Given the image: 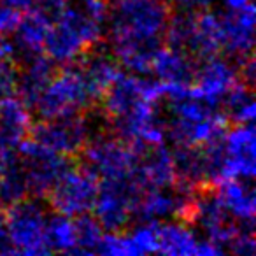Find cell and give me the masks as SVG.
<instances>
[{"label":"cell","mask_w":256,"mask_h":256,"mask_svg":"<svg viewBox=\"0 0 256 256\" xmlns=\"http://www.w3.org/2000/svg\"><path fill=\"white\" fill-rule=\"evenodd\" d=\"M170 4L164 0H112L106 36L118 64L134 74H150L154 51L165 44Z\"/></svg>","instance_id":"cell-1"},{"label":"cell","mask_w":256,"mask_h":256,"mask_svg":"<svg viewBox=\"0 0 256 256\" xmlns=\"http://www.w3.org/2000/svg\"><path fill=\"white\" fill-rule=\"evenodd\" d=\"M107 0H70L53 16L44 53L54 65L76 64L106 36Z\"/></svg>","instance_id":"cell-2"},{"label":"cell","mask_w":256,"mask_h":256,"mask_svg":"<svg viewBox=\"0 0 256 256\" xmlns=\"http://www.w3.org/2000/svg\"><path fill=\"white\" fill-rule=\"evenodd\" d=\"M164 100L170 112L167 136L176 146H209L223 136L230 123L220 106H210L193 95L190 82L164 84Z\"/></svg>","instance_id":"cell-3"},{"label":"cell","mask_w":256,"mask_h":256,"mask_svg":"<svg viewBox=\"0 0 256 256\" xmlns=\"http://www.w3.org/2000/svg\"><path fill=\"white\" fill-rule=\"evenodd\" d=\"M207 156L209 184L228 179L252 181L256 174V134L252 123H237L216 142L204 146Z\"/></svg>","instance_id":"cell-4"},{"label":"cell","mask_w":256,"mask_h":256,"mask_svg":"<svg viewBox=\"0 0 256 256\" xmlns=\"http://www.w3.org/2000/svg\"><path fill=\"white\" fill-rule=\"evenodd\" d=\"M167 46L190 54L195 60L221 53L220 14L210 9L198 12L179 11L168 18L165 32Z\"/></svg>","instance_id":"cell-5"},{"label":"cell","mask_w":256,"mask_h":256,"mask_svg":"<svg viewBox=\"0 0 256 256\" xmlns=\"http://www.w3.org/2000/svg\"><path fill=\"white\" fill-rule=\"evenodd\" d=\"M95 102L78 64H68L51 76L34 104V109L42 120H53L81 114Z\"/></svg>","instance_id":"cell-6"},{"label":"cell","mask_w":256,"mask_h":256,"mask_svg":"<svg viewBox=\"0 0 256 256\" xmlns=\"http://www.w3.org/2000/svg\"><path fill=\"white\" fill-rule=\"evenodd\" d=\"M4 220L14 254H50L46 237L50 214L39 200L26 196L11 204L4 214Z\"/></svg>","instance_id":"cell-7"},{"label":"cell","mask_w":256,"mask_h":256,"mask_svg":"<svg viewBox=\"0 0 256 256\" xmlns=\"http://www.w3.org/2000/svg\"><path fill=\"white\" fill-rule=\"evenodd\" d=\"M142 150L144 148L130 144L120 137L93 136L81 153L84 158V167H88L100 181L136 178Z\"/></svg>","instance_id":"cell-8"},{"label":"cell","mask_w":256,"mask_h":256,"mask_svg":"<svg viewBox=\"0 0 256 256\" xmlns=\"http://www.w3.org/2000/svg\"><path fill=\"white\" fill-rule=\"evenodd\" d=\"M142 186L136 178L100 179L93 210L106 232H120L128 226L136 212Z\"/></svg>","instance_id":"cell-9"},{"label":"cell","mask_w":256,"mask_h":256,"mask_svg":"<svg viewBox=\"0 0 256 256\" xmlns=\"http://www.w3.org/2000/svg\"><path fill=\"white\" fill-rule=\"evenodd\" d=\"M18 153L22 156L18 162L25 176L28 195H32L34 198L46 196L54 182L60 179V176L70 167L68 156L48 150L32 137L30 139L25 137L22 140Z\"/></svg>","instance_id":"cell-10"},{"label":"cell","mask_w":256,"mask_h":256,"mask_svg":"<svg viewBox=\"0 0 256 256\" xmlns=\"http://www.w3.org/2000/svg\"><path fill=\"white\" fill-rule=\"evenodd\" d=\"M98 193V178L88 167H68L50 190L54 212L78 218L93 210Z\"/></svg>","instance_id":"cell-11"},{"label":"cell","mask_w":256,"mask_h":256,"mask_svg":"<svg viewBox=\"0 0 256 256\" xmlns=\"http://www.w3.org/2000/svg\"><path fill=\"white\" fill-rule=\"evenodd\" d=\"M164 84L156 79L134 72H120L102 96L104 112L110 121L124 116L144 102L162 104Z\"/></svg>","instance_id":"cell-12"},{"label":"cell","mask_w":256,"mask_h":256,"mask_svg":"<svg viewBox=\"0 0 256 256\" xmlns=\"http://www.w3.org/2000/svg\"><path fill=\"white\" fill-rule=\"evenodd\" d=\"M95 126L92 120L84 114H72V116L42 120L36 128H30L32 139L42 144L44 148L60 153L64 156H74L81 153L88 140L95 136Z\"/></svg>","instance_id":"cell-13"},{"label":"cell","mask_w":256,"mask_h":256,"mask_svg":"<svg viewBox=\"0 0 256 256\" xmlns=\"http://www.w3.org/2000/svg\"><path fill=\"white\" fill-rule=\"evenodd\" d=\"M188 218L198 228V232H202L204 238L212 242L218 249L223 251V254L228 251L232 240L237 237L238 232L242 228H249L240 226L228 216L214 192H204L200 195H193Z\"/></svg>","instance_id":"cell-14"},{"label":"cell","mask_w":256,"mask_h":256,"mask_svg":"<svg viewBox=\"0 0 256 256\" xmlns=\"http://www.w3.org/2000/svg\"><path fill=\"white\" fill-rule=\"evenodd\" d=\"M193 202V190L181 184L168 188H146L137 200L134 218L139 221L162 223L167 220L188 218Z\"/></svg>","instance_id":"cell-15"},{"label":"cell","mask_w":256,"mask_h":256,"mask_svg":"<svg viewBox=\"0 0 256 256\" xmlns=\"http://www.w3.org/2000/svg\"><path fill=\"white\" fill-rule=\"evenodd\" d=\"M240 79L238 65L234 58H221L218 54L200 60L190 81V92L200 100L220 106L226 92Z\"/></svg>","instance_id":"cell-16"},{"label":"cell","mask_w":256,"mask_h":256,"mask_svg":"<svg viewBox=\"0 0 256 256\" xmlns=\"http://www.w3.org/2000/svg\"><path fill=\"white\" fill-rule=\"evenodd\" d=\"M156 252L167 256H221L223 251L200 237L186 221L167 220L158 223Z\"/></svg>","instance_id":"cell-17"},{"label":"cell","mask_w":256,"mask_h":256,"mask_svg":"<svg viewBox=\"0 0 256 256\" xmlns=\"http://www.w3.org/2000/svg\"><path fill=\"white\" fill-rule=\"evenodd\" d=\"M220 14L221 23V51L230 54L234 60L252 54L254 48V6L240 11H226Z\"/></svg>","instance_id":"cell-18"},{"label":"cell","mask_w":256,"mask_h":256,"mask_svg":"<svg viewBox=\"0 0 256 256\" xmlns=\"http://www.w3.org/2000/svg\"><path fill=\"white\" fill-rule=\"evenodd\" d=\"M216 196L226 214L240 226L254 228L256 216V195L252 181L248 179H228L218 182Z\"/></svg>","instance_id":"cell-19"},{"label":"cell","mask_w":256,"mask_h":256,"mask_svg":"<svg viewBox=\"0 0 256 256\" xmlns=\"http://www.w3.org/2000/svg\"><path fill=\"white\" fill-rule=\"evenodd\" d=\"M136 178L142 190L146 188H168L178 182L174 154L165 144L144 148L137 165Z\"/></svg>","instance_id":"cell-20"},{"label":"cell","mask_w":256,"mask_h":256,"mask_svg":"<svg viewBox=\"0 0 256 256\" xmlns=\"http://www.w3.org/2000/svg\"><path fill=\"white\" fill-rule=\"evenodd\" d=\"M53 16L40 8H34L22 14L18 26L12 32V44H14L16 54L22 58H28L34 54L44 53L48 34H50Z\"/></svg>","instance_id":"cell-21"},{"label":"cell","mask_w":256,"mask_h":256,"mask_svg":"<svg viewBox=\"0 0 256 256\" xmlns=\"http://www.w3.org/2000/svg\"><path fill=\"white\" fill-rule=\"evenodd\" d=\"M78 67L92 92L93 98L102 100L104 93L107 92L112 81L121 72V65L114 58L110 51L104 50H90L86 54H82L78 62Z\"/></svg>","instance_id":"cell-22"},{"label":"cell","mask_w":256,"mask_h":256,"mask_svg":"<svg viewBox=\"0 0 256 256\" xmlns=\"http://www.w3.org/2000/svg\"><path fill=\"white\" fill-rule=\"evenodd\" d=\"M195 67V58L162 44L151 58L150 74L164 84H186L192 81Z\"/></svg>","instance_id":"cell-23"},{"label":"cell","mask_w":256,"mask_h":256,"mask_svg":"<svg viewBox=\"0 0 256 256\" xmlns=\"http://www.w3.org/2000/svg\"><path fill=\"white\" fill-rule=\"evenodd\" d=\"M23 68L18 70V82H16V95L34 107L36 100L42 93L44 86L54 74V64L46 56V53L34 54L23 58Z\"/></svg>","instance_id":"cell-24"},{"label":"cell","mask_w":256,"mask_h":256,"mask_svg":"<svg viewBox=\"0 0 256 256\" xmlns=\"http://www.w3.org/2000/svg\"><path fill=\"white\" fill-rule=\"evenodd\" d=\"M32 128V107L18 95L0 100V130L22 144Z\"/></svg>","instance_id":"cell-25"},{"label":"cell","mask_w":256,"mask_h":256,"mask_svg":"<svg viewBox=\"0 0 256 256\" xmlns=\"http://www.w3.org/2000/svg\"><path fill=\"white\" fill-rule=\"evenodd\" d=\"M220 107L234 123H252L256 116V107L251 84L238 79L223 96Z\"/></svg>","instance_id":"cell-26"},{"label":"cell","mask_w":256,"mask_h":256,"mask_svg":"<svg viewBox=\"0 0 256 256\" xmlns=\"http://www.w3.org/2000/svg\"><path fill=\"white\" fill-rule=\"evenodd\" d=\"M48 248L50 252H76V220L54 212L48 220Z\"/></svg>","instance_id":"cell-27"},{"label":"cell","mask_w":256,"mask_h":256,"mask_svg":"<svg viewBox=\"0 0 256 256\" xmlns=\"http://www.w3.org/2000/svg\"><path fill=\"white\" fill-rule=\"evenodd\" d=\"M76 220V252L74 254H95L106 234L95 216L82 214Z\"/></svg>","instance_id":"cell-28"},{"label":"cell","mask_w":256,"mask_h":256,"mask_svg":"<svg viewBox=\"0 0 256 256\" xmlns=\"http://www.w3.org/2000/svg\"><path fill=\"white\" fill-rule=\"evenodd\" d=\"M26 196H28V188H26L25 176L20 167V162H14L0 172V206L2 204L11 206Z\"/></svg>","instance_id":"cell-29"},{"label":"cell","mask_w":256,"mask_h":256,"mask_svg":"<svg viewBox=\"0 0 256 256\" xmlns=\"http://www.w3.org/2000/svg\"><path fill=\"white\" fill-rule=\"evenodd\" d=\"M16 82H18V68L14 62H0V100L16 95Z\"/></svg>","instance_id":"cell-30"},{"label":"cell","mask_w":256,"mask_h":256,"mask_svg":"<svg viewBox=\"0 0 256 256\" xmlns=\"http://www.w3.org/2000/svg\"><path fill=\"white\" fill-rule=\"evenodd\" d=\"M228 251L237 256H252L256 252L254 228H242L237 237L232 240Z\"/></svg>","instance_id":"cell-31"},{"label":"cell","mask_w":256,"mask_h":256,"mask_svg":"<svg viewBox=\"0 0 256 256\" xmlns=\"http://www.w3.org/2000/svg\"><path fill=\"white\" fill-rule=\"evenodd\" d=\"M22 11L9 6L6 0H0V37H11L22 20Z\"/></svg>","instance_id":"cell-32"},{"label":"cell","mask_w":256,"mask_h":256,"mask_svg":"<svg viewBox=\"0 0 256 256\" xmlns=\"http://www.w3.org/2000/svg\"><path fill=\"white\" fill-rule=\"evenodd\" d=\"M18 146H20V142H16L8 134H4L0 130V172L16 162Z\"/></svg>","instance_id":"cell-33"},{"label":"cell","mask_w":256,"mask_h":256,"mask_svg":"<svg viewBox=\"0 0 256 256\" xmlns=\"http://www.w3.org/2000/svg\"><path fill=\"white\" fill-rule=\"evenodd\" d=\"M216 0H172V4L178 8V11H190V12H198L210 9V6Z\"/></svg>","instance_id":"cell-34"},{"label":"cell","mask_w":256,"mask_h":256,"mask_svg":"<svg viewBox=\"0 0 256 256\" xmlns=\"http://www.w3.org/2000/svg\"><path fill=\"white\" fill-rule=\"evenodd\" d=\"M0 254H14L8 237V230H6V220L2 210H0Z\"/></svg>","instance_id":"cell-35"},{"label":"cell","mask_w":256,"mask_h":256,"mask_svg":"<svg viewBox=\"0 0 256 256\" xmlns=\"http://www.w3.org/2000/svg\"><path fill=\"white\" fill-rule=\"evenodd\" d=\"M254 6V0H223V9L226 11H240Z\"/></svg>","instance_id":"cell-36"},{"label":"cell","mask_w":256,"mask_h":256,"mask_svg":"<svg viewBox=\"0 0 256 256\" xmlns=\"http://www.w3.org/2000/svg\"><path fill=\"white\" fill-rule=\"evenodd\" d=\"M6 2L22 12H26V11H30V9L39 6V0H6Z\"/></svg>","instance_id":"cell-37"}]
</instances>
